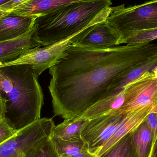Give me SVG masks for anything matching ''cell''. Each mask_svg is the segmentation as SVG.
Instances as JSON below:
<instances>
[{
	"label": "cell",
	"mask_w": 157,
	"mask_h": 157,
	"mask_svg": "<svg viewBox=\"0 0 157 157\" xmlns=\"http://www.w3.org/2000/svg\"><path fill=\"white\" fill-rule=\"evenodd\" d=\"M9 12H5V11H2L0 10V19L3 17L7 15L9 13Z\"/></svg>",
	"instance_id": "29"
},
{
	"label": "cell",
	"mask_w": 157,
	"mask_h": 157,
	"mask_svg": "<svg viewBox=\"0 0 157 157\" xmlns=\"http://www.w3.org/2000/svg\"><path fill=\"white\" fill-rule=\"evenodd\" d=\"M146 121L151 131L154 141L157 137V111L154 109L146 119Z\"/></svg>",
	"instance_id": "22"
},
{
	"label": "cell",
	"mask_w": 157,
	"mask_h": 157,
	"mask_svg": "<svg viewBox=\"0 0 157 157\" xmlns=\"http://www.w3.org/2000/svg\"><path fill=\"white\" fill-rule=\"evenodd\" d=\"M20 157H25V155H24V153H21V155H20Z\"/></svg>",
	"instance_id": "31"
},
{
	"label": "cell",
	"mask_w": 157,
	"mask_h": 157,
	"mask_svg": "<svg viewBox=\"0 0 157 157\" xmlns=\"http://www.w3.org/2000/svg\"><path fill=\"white\" fill-rule=\"evenodd\" d=\"M35 27L21 36L0 42V64L17 58L21 53L29 49L41 45L33 37Z\"/></svg>",
	"instance_id": "11"
},
{
	"label": "cell",
	"mask_w": 157,
	"mask_h": 157,
	"mask_svg": "<svg viewBox=\"0 0 157 157\" xmlns=\"http://www.w3.org/2000/svg\"><path fill=\"white\" fill-rule=\"evenodd\" d=\"M157 90V79L154 78L128 103L109 114H125L139 107L146 105L153 106V99Z\"/></svg>",
	"instance_id": "14"
},
{
	"label": "cell",
	"mask_w": 157,
	"mask_h": 157,
	"mask_svg": "<svg viewBox=\"0 0 157 157\" xmlns=\"http://www.w3.org/2000/svg\"><path fill=\"white\" fill-rule=\"evenodd\" d=\"M17 132L4 118L0 119V144L13 136Z\"/></svg>",
	"instance_id": "21"
},
{
	"label": "cell",
	"mask_w": 157,
	"mask_h": 157,
	"mask_svg": "<svg viewBox=\"0 0 157 157\" xmlns=\"http://www.w3.org/2000/svg\"><path fill=\"white\" fill-rule=\"evenodd\" d=\"M24 155L25 157H60L50 137L43 138L36 143Z\"/></svg>",
	"instance_id": "19"
},
{
	"label": "cell",
	"mask_w": 157,
	"mask_h": 157,
	"mask_svg": "<svg viewBox=\"0 0 157 157\" xmlns=\"http://www.w3.org/2000/svg\"><path fill=\"white\" fill-rule=\"evenodd\" d=\"M151 71L152 72V73H153L155 78L157 79V66H155V67L151 70Z\"/></svg>",
	"instance_id": "28"
},
{
	"label": "cell",
	"mask_w": 157,
	"mask_h": 157,
	"mask_svg": "<svg viewBox=\"0 0 157 157\" xmlns=\"http://www.w3.org/2000/svg\"><path fill=\"white\" fill-rule=\"evenodd\" d=\"M153 110V106L146 105L139 107L125 114L114 133L103 145L97 155V157L100 155L122 138L137 128L145 121L147 117Z\"/></svg>",
	"instance_id": "9"
},
{
	"label": "cell",
	"mask_w": 157,
	"mask_h": 157,
	"mask_svg": "<svg viewBox=\"0 0 157 157\" xmlns=\"http://www.w3.org/2000/svg\"><path fill=\"white\" fill-rule=\"evenodd\" d=\"M66 157H97V156L95 154L90 153L89 151H86L77 155Z\"/></svg>",
	"instance_id": "25"
},
{
	"label": "cell",
	"mask_w": 157,
	"mask_h": 157,
	"mask_svg": "<svg viewBox=\"0 0 157 157\" xmlns=\"http://www.w3.org/2000/svg\"><path fill=\"white\" fill-rule=\"evenodd\" d=\"M82 0H28L11 13L24 16L38 17L71 3Z\"/></svg>",
	"instance_id": "12"
},
{
	"label": "cell",
	"mask_w": 157,
	"mask_h": 157,
	"mask_svg": "<svg viewBox=\"0 0 157 157\" xmlns=\"http://www.w3.org/2000/svg\"><path fill=\"white\" fill-rule=\"evenodd\" d=\"M112 4L111 0H82L63 6L36 18L33 37L46 47L80 36L93 25L106 20Z\"/></svg>",
	"instance_id": "2"
},
{
	"label": "cell",
	"mask_w": 157,
	"mask_h": 157,
	"mask_svg": "<svg viewBox=\"0 0 157 157\" xmlns=\"http://www.w3.org/2000/svg\"><path fill=\"white\" fill-rule=\"evenodd\" d=\"M78 37L71 38L51 46L36 47L25 51L16 59L0 64V68L12 65H30L39 75L54 65L66 49L74 43Z\"/></svg>",
	"instance_id": "6"
},
{
	"label": "cell",
	"mask_w": 157,
	"mask_h": 157,
	"mask_svg": "<svg viewBox=\"0 0 157 157\" xmlns=\"http://www.w3.org/2000/svg\"><path fill=\"white\" fill-rule=\"evenodd\" d=\"M120 37L119 45L125 44L131 36L140 31L157 28V0L125 7H112L106 20Z\"/></svg>",
	"instance_id": "4"
},
{
	"label": "cell",
	"mask_w": 157,
	"mask_h": 157,
	"mask_svg": "<svg viewBox=\"0 0 157 157\" xmlns=\"http://www.w3.org/2000/svg\"><path fill=\"white\" fill-rule=\"evenodd\" d=\"M148 157H157V137L153 142L152 149Z\"/></svg>",
	"instance_id": "26"
},
{
	"label": "cell",
	"mask_w": 157,
	"mask_h": 157,
	"mask_svg": "<svg viewBox=\"0 0 157 157\" xmlns=\"http://www.w3.org/2000/svg\"><path fill=\"white\" fill-rule=\"evenodd\" d=\"M2 95H1V91H0V98H2Z\"/></svg>",
	"instance_id": "32"
},
{
	"label": "cell",
	"mask_w": 157,
	"mask_h": 157,
	"mask_svg": "<svg viewBox=\"0 0 157 157\" xmlns=\"http://www.w3.org/2000/svg\"><path fill=\"white\" fill-rule=\"evenodd\" d=\"M28 1V0H9L6 3L0 6V10L10 13L16 7Z\"/></svg>",
	"instance_id": "23"
},
{
	"label": "cell",
	"mask_w": 157,
	"mask_h": 157,
	"mask_svg": "<svg viewBox=\"0 0 157 157\" xmlns=\"http://www.w3.org/2000/svg\"><path fill=\"white\" fill-rule=\"evenodd\" d=\"M6 100L3 97L0 98V119L5 118L6 108Z\"/></svg>",
	"instance_id": "24"
},
{
	"label": "cell",
	"mask_w": 157,
	"mask_h": 157,
	"mask_svg": "<svg viewBox=\"0 0 157 157\" xmlns=\"http://www.w3.org/2000/svg\"><path fill=\"white\" fill-rule=\"evenodd\" d=\"M51 139L60 157H66L89 151L88 145L83 139L79 140H65L51 135Z\"/></svg>",
	"instance_id": "17"
},
{
	"label": "cell",
	"mask_w": 157,
	"mask_h": 157,
	"mask_svg": "<svg viewBox=\"0 0 157 157\" xmlns=\"http://www.w3.org/2000/svg\"><path fill=\"white\" fill-rule=\"evenodd\" d=\"M157 56V44L92 48L72 44L49 68L55 116L76 118L101 100L117 77Z\"/></svg>",
	"instance_id": "1"
},
{
	"label": "cell",
	"mask_w": 157,
	"mask_h": 157,
	"mask_svg": "<svg viewBox=\"0 0 157 157\" xmlns=\"http://www.w3.org/2000/svg\"><path fill=\"white\" fill-rule=\"evenodd\" d=\"M38 76L28 64L0 68V91L6 100L4 119L17 132L40 118L44 98Z\"/></svg>",
	"instance_id": "3"
},
{
	"label": "cell",
	"mask_w": 157,
	"mask_h": 157,
	"mask_svg": "<svg viewBox=\"0 0 157 157\" xmlns=\"http://www.w3.org/2000/svg\"><path fill=\"white\" fill-rule=\"evenodd\" d=\"M152 102H153V106L154 109L157 111V90L153 97Z\"/></svg>",
	"instance_id": "27"
},
{
	"label": "cell",
	"mask_w": 157,
	"mask_h": 157,
	"mask_svg": "<svg viewBox=\"0 0 157 157\" xmlns=\"http://www.w3.org/2000/svg\"><path fill=\"white\" fill-rule=\"evenodd\" d=\"M8 1H9V0H0V6L6 3Z\"/></svg>",
	"instance_id": "30"
},
{
	"label": "cell",
	"mask_w": 157,
	"mask_h": 157,
	"mask_svg": "<svg viewBox=\"0 0 157 157\" xmlns=\"http://www.w3.org/2000/svg\"><path fill=\"white\" fill-rule=\"evenodd\" d=\"M157 39V28L140 31L128 39L125 44L126 45L149 43Z\"/></svg>",
	"instance_id": "20"
},
{
	"label": "cell",
	"mask_w": 157,
	"mask_h": 157,
	"mask_svg": "<svg viewBox=\"0 0 157 157\" xmlns=\"http://www.w3.org/2000/svg\"><path fill=\"white\" fill-rule=\"evenodd\" d=\"M120 37L105 21L88 29L73 43L80 47L105 49L119 45Z\"/></svg>",
	"instance_id": "8"
},
{
	"label": "cell",
	"mask_w": 157,
	"mask_h": 157,
	"mask_svg": "<svg viewBox=\"0 0 157 157\" xmlns=\"http://www.w3.org/2000/svg\"><path fill=\"white\" fill-rule=\"evenodd\" d=\"M36 18L10 12L0 19V42L14 39L25 34L33 27Z\"/></svg>",
	"instance_id": "10"
},
{
	"label": "cell",
	"mask_w": 157,
	"mask_h": 157,
	"mask_svg": "<svg viewBox=\"0 0 157 157\" xmlns=\"http://www.w3.org/2000/svg\"><path fill=\"white\" fill-rule=\"evenodd\" d=\"M125 114L109 113L89 120L82 130L81 136L87 144L90 153L97 156L104 144L114 133Z\"/></svg>",
	"instance_id": "7"
},
{
	"label": "cell",
	"mask_w": 157,
	"mask_h": 157,
	"mask_svg": "<svg viewBox=\"0 0 157 157\" xmlns=\"http://www.w3.org/2000/svg\"><path fill=\"white\" fill-rule=\"evenodd\" d=\"M157 65V56L150 58L142 65L117 77L110 86L102 99L117 95L126 85L139 78L145 73L150 71Z\"/></svg>",
	"instance_id": "13"
},
{
	"label": "cell",
	"mask_w": 157,
	"mask_h": 157,
	"mask_svg": "<svg viewBox=\"0 0 157 157\" xmlns=\"http://www.w3.org/2000/svg\"><path fill=\"white\" fill-rule=\"evenodd\" d=\"M97 157H138L132 141V132Z\"/></svg>",
	"instance_id": "18"
},
{
	"label": "cell",
	"mask_w": 157,
	"mask_h": 157,
	"mask_svg": "<svg viewBox=\"0 0 157 157\" xmlns=\"http://www.w3.org/2000/svg\"><path fill=\"white\" fill-rule=\"evenodd\" d=\"M88 121L64 120L61 123L55 125L52 135L65 140H81V132Z\"/></svg>",
	"instance_id": "16"
},
{
	"label": "cell",
	"mask_w": 157,
	"mask_h": 157,
	"mask_svg": "<svg viewBox=\"0 0 157 157\" xmlns=\"http://www.w3.org/2000/svg\"><path fill=\"white\" fill-rule=\"evenodd\" d=\"M55 124L52 118H40L17 132L9 140L0 144V157H20L36 143L51 137Z\"/></svg>",
	"instance_id": "5"
},
{
	"label": "cell",
	"mask_w": 157,
	"mask_h": 157,
	"mask_svg": "<svg viewBox=\"0 0 157 157\" xmlns=\"http://www.w3.org/2000/svg\"><path fill=\"white\" fill-rule=\"evenodd\" d=\"M132 136L138 157H148L154 139L146 120L132 132Z\"/></svg>",
	"instance_id": "15"
}]
</instances>
